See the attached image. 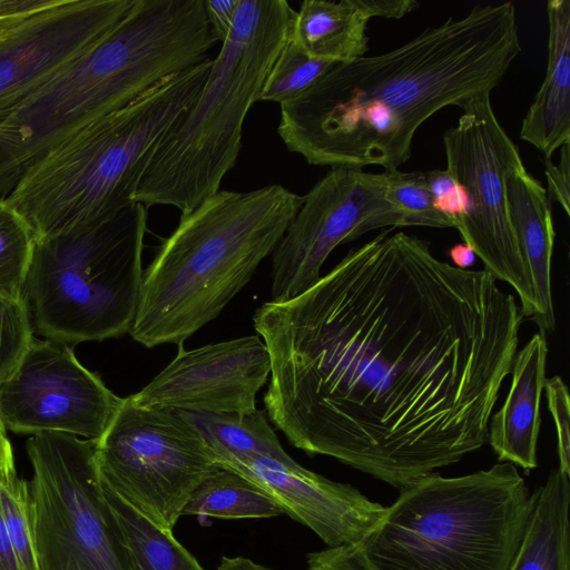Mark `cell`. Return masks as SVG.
Masks as SVG:
<instances>
[{
	"label": "cell",
	"instance_id": "obj_1",
	"mask_svg": "<svg viewBox=\"0 0 570 570\" xmlns=\"http://www.w3.org/2000/svg\"><path fill=\"white\" fill-rule=\"evenodd\" d=\"M522 317L485 268L383 229L254 313L271 356L267 415L295 448L401 490L484 445Z\"/></svg>",
	"mask_w": 570,
	"mask_h": 570
},
{
	"label": "cell",
	"instance_id": "obj_2",
	"mask_svg": "<svg viewBox=\"0 0 570 570\" xmlns=\"http://www.w3.org/2000/svg\"><path fill=\"white\" fill-rule=\"evenodd\" d=\"M520 52L513 2L476 4L390 51L336 63L279 105L277 134L313 166L399 169L424 121L491 94Z\"/></svg>",
	"mask_w": 570,
	"mask_h": 570
},
{
	"label": "cell",
	"instance_id": "obj_3",
	"mask_svg": "<svg viewBox=\"0 0 570 570\" xmlns=\"http://www.w3.org/2000/svg\"><path fill=\"white\" fill-rule=\"evenodd\" d=\"M217 42L203 0H137L97 47L0 117V199L70 136L207 60Z\"/></svg>",
	"mask_w": 570,
	"mask_h": 570
},
{
	"label": "cell",
	"instance_id": "obj_4",
	"mask_svg": "<svg viewBox=\"0 0 570 570\" xmlns=\"http://www.w3.org/2000/svg\"><path fill=\"white\" fill-rule=\"evenodd\" d=\"M302 203L272 184L218 190L180 215L144 272L131 337L146 347L180 346L215 320L274 252Z\"/></svg>",
	"mask_w": 570,
	"mask_h": 570
},
{
	"label": "cell",
	"instance_id": "obj_5",
	"mask_svg": "<svg viewBox=\"0 0 570 570\" xmlns=\"http://www.w3.org/2000/svg\"><path fill=\"white\" fill-rule=\"evenodd\" d=\"M212 61L161 80L32 166L4 202L35 238L97 220L135 202L156 151L197 100Z\"/></svg>",
	"mask_w": 570,
	"mask_h": 570
},
{
	"label": "cell",
	"instance_id": "obj_6",
	"mask_svg": "<svg viewBox=\"0 0 570 570\" xmlns=\"http://www.w3.org/2000/svg\"><path fill=\"white\" fill-rule=\"evenodd\" d=\"M295 12L285 0L239 1L197 100L156 151L135 202L173 206L184 215L220 190L236 165L245 118L291 37Z\"/></svg>",
	"mask_w": 570,
	"mask_h": 570
},
{
	"label": "cell",
	"instance_id": "obj_7",
	"mask_svg": "<svg viewBox=\"0 0 570 570\" xmlns=\"http://www.w3.org/2000/svg\"><path fill=\"white\" fill-rule=\"evenodd\" d=\"M532 503L509 462L455 478L432 472L401 489L356 547L371 570H508Z\"/></svg>",
	"mask_w": 570,
	"mask_h": 570
},
{
	"label": "cell",
	"instance_id": "obj_8",
	"mask_svg": "<svg viewBox=\"0 0 570 570\" xmlns=\"http://www.w3.org/2000/svg\"><path fill=\"white\" fill-rule=\"evenodd\" d=\"M148 208L138 202L35 238L22 299L33 332L76 344L129 333L142 284Z\"/></svg>",
	"mask_w": 570,
	"mask_h": 570
},
{
	"label": "cell",
	"instance_id": "obj_9",
	"mask_svg": "<svg viewBox=\"0 0 570 570\" xmlns=\"http://www.w3.org/2000/svg\"><path fill=\"white\" fill-rule=\"evenodd\" d=\"M30 520L38 570H135L125 532L107 503L95 441L31 435Z\"/></svg>",
	"mask_w": 570,
	"mask_h": 570
},
{
	"label": "cell",
	"instance_id": "obj_10",
	"mask_svg": "<svg viewBox=\"0 0 570 570\" xmlns=\"http://www.w3.org/2000/svg\"><path fill=\"white\" fill-rule=\"evenodd\" d=\"M95 441L100 482L160 530H174L189 498L219 466L183 412L142 407L129 396Z\"/></svg>",
	"mask_w": 570,
	"mask_h": 570
},
{
	"label": "cell",
	"instance_id": "obj_11",
	"mask_svg": "<svg viewBox=\"0 0 570 570\" xmlns=\"http://www.w3.org/2000/svg\"><path fill=\"white\" fill-rule=\"evenodd\" d=\"M462 110L458 124L443 134L445 170L463 199L455 228L484 268L517 292L522 316L534 321L532 281L509 220L504 188L505 171L522 160L519 148L498 120L490 94L471 99Z\"/></svg>",
	"mask_w": 570,
	"mask_h": 570
},
{
	"label": "cell",
	"instance_id": "obj_12",
	"mask_svg": "<svg viewBox=\"0 0 570 570\" xmlns=\"http://www.w3.org/2000/svg\"><path fill=\"white\" fill-rule=\"evenodd\" d=\"M403 227L386 198V175L334 167L303 196L272 253V301H291L321 278L332 250L380 228Z\"/></svg>",
	"mask_w": 570,
	"mask_h": 570
},
{
	"label": "cell",
	"instance_id": "obj_13",
	"mask_svg": "<svg viewBox=\"0 0 570 570\" xmlns=\"http://www.w3.org/2000/svg\"><path fill=\"white\" fill-rule=\"evenodd\" d=\"M137 0H0V117L91 51Z\"/></svg>",
	"mask_w": 570,
	"mask_h": 570
},
{
	"label": "cell",
	"instance_id": "obj_14",
	"mask_svg": "<svg viewBox=\"0 0 570 570\" xmlns=\"http://www.w3.org/2000/svg\"><path fill=\"white\" fill-rule=\"evenodd\" d=\"M121 400L80 364L68 344L33 337L0 384V423L19 434L60 432L97 440Z\"/></svg>",
	"mask_w": 570,
	"mask_h": 570
},
{
	"label": "cell",
	"instance_id": "obj_15",
	"mask_svg": "<svg viewBox=\"0 0 570 570\" xmlns=\"http://www.w3.org/2000/svg\"><path fill=\"white\" fill-rule=\"evenodd\" d=\"M271 375V356L259 335L186 351L138 393L142 407L188 413L234 414L256 410V395Z\"/></svg>",
	"mask_w": 570,
	"mask_h": 570
},
{
	"label": "cell",
	"instance_id": "obj_16",
	"mask_svg": "<svg viewBox=\"0 0 570 570\" xmlns=\"http://www.w3.org/2000/svg\"><path fill=\"white\" fill-rule=\"evenodd\" d=\"M217 459L219 466L261 487L284 514L309 528L328 548L358 546L386 510L354 487L326 479L294 460L228 453Z\"/></svg>",
	"mask_w": 570,
	"mask_h": 570
},
{
	"label": "cell",
	"instance_id": "obj_17",
	"mask_svg": "<svg viewBox=\"0 0 570 570\" xmlns=\"http://www.w3.org/2000/svg\"><path fill=\"white\" fill-rule=\"evenodd\" d=\"M504 188L509 220L532 281L537 303L533 322L544 335L556 328L551 287L556 233L550 200L544 187L528 173L522 160L505 171Z\"/></svg>",
	"mask_w": 570,
	"mask_h": 570
},
{
	"label": "cell",
	"instance_id": "obj_18",
	"mask_svg": "<svg viewBox=\"0 0 570 570\" xmlns=\"http://www.w3.org/2000/svg\"><path fill=\"white\" fill-rule=\"evenodd\" d=\"M547 358L546 336L534 334L517 352L509 393L489 423L488 439L499 460L517 464L525 471L538 466L540 402L547 379Z\"/></svg>",
	"mask_w": 570,
	"mask_h": 570
},
{
	"label": "cell",
	"instance_id": "obj_19",
	"mask_svg": "<svg viewBox=\"0 0 570 570\" xmlns=\"http://www.w3.org/2000/svg\"><path fill=\"white\" fill-rule=\"evenodd\" d=\"M547 17L546 75L520 129L544 158L570 142V0L548 1Z\"/></svg>",
	"mask_w": 570,
	"mask_h": 570
},
{
	"label": "cell",
	"instance_id": "obj_20",
	"mask_svg": "<svg viewBox=\"0 0 570 570\" xmlns=\"http://www.w3.org/2000/svg\"><path fill=\"white\" fill-rule=\"evenodd\" d=\"M370 20L361 0H304L291 40L312 58L347 62L367 52Z\"/></svg>",
	"mask_w": 570,
	"mask_h": 570
},
{
	"label": "cell",
	"instance_id": "obj_21",
	"mask_svg": "<svg viewBox=\"0 0 570 570\" xmlns=\"http://www.w3.org/2000/svg\"><path fill=\"white\" fill-rule=\"evenodd\" d=\"M532 494V510L508 570H570V475L554 469Z\"/></svg>",
	"mask_w": 570,
	"mask_h": 570
},
{
	"label": "cell",
	"instance_id": "obj_22",
	"mask_svg": "<svg viewBox=\"0 0 570 570\" xmlns=\"http://www.w3.org/2000/svg\"><path fill=\"white\" fill-rule=\"evenodd\" d=\"M283 510L256 483L227 468L218 466L196 488L181 517L218 519H267Z\"/></svg>",
	"mask_w": 570,
	"mask_h": 570
},
{
	"label": "cell",
	"instance_id": "obj_23",
	"mask_svg": "<svg viewBox=\"0 0 570 570\" xmlns=\"http://www.w3.org/2000/svg\"><path fill=\"white\" fill-rule=\"evenodd\" d=\"M183 413L199 429L216 455H265L293 461L261 410L234 414Z\"/></svg>",
	"mask_w": 570,
	"mask_h": 570
},
{
	"label": "cell",
	"instance_id": "obj_24",
	"mask_svg": "<svg viewBox=\"0 0 570 570\" xmlns=\"http://www.w3.org/2000/svg\"><path fill=\"white\" fill-rule=\"evenodd\" d=\"M100 484L125 532L135 570H205L171 531L158 529Z\"/></svg>",
	"mask_w": 570,
	"mask_h": 570
},
{
	"label": "cell",
	"instance_id": "obj_25",
	"mask_svg": "<svg viewBox=\"0 0 570 570\" xmlns=\"http://www.w3.org/2000/svg\"><path fill=\"white\" fill-rule=\"evenodd\" d=\"M336 62L303 52L292 40L284 45L257 96V101L284 104L313 86Z\"/></svg>",
	"mask_w": 570,
	"mask_h": 570
},
{
	"label": "cell",
	"instance_id": "obj_26",
	"mask_svg": "<svg viewBox=\"0 0 570 570\" xmlns=\"http://www.w3.org/2000/svg\"><path fill=\"white\" fill-rule=\"evenodd\" d=\"M33 243L27 222L0 199V295L22 299Z\"/></svg>",
	"mask_w": 570,
	"mask_h": 570
},
{
	"label": "cell",
	"instance_id": "obj_27",
	"mask_svg": "<svg viewBox=\"0 0 570 570\" xmlns=\"http://www.w3.org/2000/svg\"><path fill=\"white\" fill-rule=\"evenodd\" d=\"M386 198L400 213L405 226L434 228L454 227L453 220L441 212L429 188L425 171L384 170Z\"/></svg>",
	"mask_w": 570,
	"mask_h": 570
},
{
	"label": "cell",
	"instance_id": "obj_28",
	"mask_svg": "<svg viewBox=\"0 0 570 570\" xmlns=\"http://www.w3.org/2000/svg\"><path fill=\"white\" fill-rule=\"evenodd\" d=\"M0 510L22 570H38L29 505V485L18 474L0 481Z\"/></svg>",
	"mask_w": 570,
	"mask_h": 570
},
{
	"label": "cell",
	"instance_id": "obj_29",
	"mask_svg": "<svg viewBox=\"0 0 570 570\" xmlns=\"http://www.w3.org/2000/svg\"><path fill=\"white\" fill-rule=\"evenodd\" d=\"M23 299L0 295V384L16 370L33 340Z\"/></svg>",
	"mask_w": 570,
	"mask_h": 570
},
{
	"label": "cell",
	"instance_id": "obj_30",
	"mask_svg": "<svg viewBox=\"0 0 570 570\" xmlns=\"http://www.w3.org/2000/svg\"><path fill=\"white\" fill-rule=\"evenodd\" d=\"M544 390L548 407L557 430L559 470L570 475V400L568 386L560 376L554 375L546 379Z\"/></svg>",
	"mask_w": 570,
	"mask_h": 570
},
{
	"label": "cell",
	"instance_id": "obj_31",
	"mask_svg": "<svg viewBox=\"0 0 570 570\" xmlns=\"http://www.w3.org/2000/svg\"><path fill=\"white\" fill-rule=\"evenodd\" d=\"M426 181L438 208L454 223V228L463 212L461 191L445 169L425 171Z\"/></svg>",
	"mask_w": 570,
	"mask_h": 570
},
{
	"label": "cell",
	"instance_id": "obj_32",
	"mask_svg": "<svg viewBox=\"0 0 570 570\" xmlns=\"http://www.w3.org/2000/svg\"><path fill=\"white\" fill-rule=\"evenodd\" d=\"M305 570H371L357 547L342 546L309 552Z\"/></svg>",
	"mask_w": 570,
	"mask_h": 570
},
{
	"label": "cell",
	"instance_id": "obj_33",
	"mask_svg": "<svg viewBox=\"0 0 570 570\" xmlns=\"http://www.w3.org/2000/svg\"><path fill=\"white\" fill-rule=\"evenodd\" d=\"M547 196L561 205L566 215L570 214V142L561 147L560 160L554 164L551 157L544 158Z\"/></svg>",
	"mask_w": 570,
	"mask_h": 570
},
{
	"label": "cell",
	"instance_id": "obj_34",
	"mask_svg": "<svg viewBox=\"0 0 570 570\" xmlns=\"http://www.w3.org/2000/svg\"><path fill=\"white\" fill-rule=\"evenodd\" d=\"M240 0H204L205 16L208 26L217 39L223 43L228 37Z\"/></svg>",
	"mask_w": 570,
	"mask_h": 570
},
{
	"label": "cell",
	"instance_id": "obj_35",
	"mask_svg": "<svg viewBox=\"0 0 570 570\" xmlns=\"http://www.w3.org/2000/svg\"><path fill=\"white\" fill-rule=\"evenodd\" d=\"M361 2L371 19L374 17L401 19L420 6L414 0H361Z\"/></svg>",
	"mask_w": 570,
	"mask_h": 570
},
{
	"label": "cell",
	"instance_id": "obj_36",
	"mask_svg": "<svg viewBox=\"0 0 570 570\" xmlns=\"http://www.w3.org/2000/svg\"><path fill=\"white\" fill-rule=\"evenodd\" d=\"M0 570H22L0 510Z\"/></svg>",
	"mask_w": 570,
	"mask_h": 570
},
{
	"label": "cell",
	"instance_id": "obj_37",
	"mask_svg": "<svg viewBox=\"0 0 570 570\" xmlns=\"http://www.w3.org/2000/svg\"><path fill=\"white\" fill-rule=\"evenodd\" d=\"M17 474L12 449L7 433L0 428V481Z\"/></svg>",
	"mask_w": 570,
	"mask_h": 570
},
{
	"label": "cell",
	"instance_id": "obj_38",
	"mask_svg": "<svg viewBox=\"0 0 570 570\" xmlns=\"http://www.w3.org/2000/svg\"><path fill=\"white\" fill-rule=\"evenodd\" d=\"M449 256L453 262L452 265L458 268L468 269V267L474 264L476 255L468 244L462 243L451 247Z\"/></svg>",
	"mask_w": 570,
	"mask_h": 570
},
{
	"label": "cell",
	"instance_id": "obj_39",
	"mask_svg": "<svg viewBox=\"0 0 570 570\" xmlns=\"http://www.w3.org/2000/svg\"><path fill=\"white\" fill-rule=\"evenodd\" d=\"M0 428H1V429H3V428H2V425H1V423H0ZM3 430H4V429H3Z\"/></svg>",
	"mask_w": 570,
	"mask_h": 570
}]
</instances>
